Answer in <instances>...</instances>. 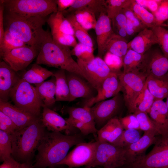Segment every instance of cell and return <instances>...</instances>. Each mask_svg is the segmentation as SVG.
Listing matches in <instances>:
<instances>
[{"label":"cell","instance_id":"10","mask_svg":"<svg viewBox=\"0 0 168 168\" xmlns=\"http://www.w3.org/2000/svg\"><path fill=\"white\" fill-rule=\"evenodd\" d=\"M77 62L86 79L96 91L111 72L103 59L98 56L89 62L77 58Z\"/></svg>","mask_w":168,"mask_h":168},{"label":"cell","instance_id":"31","mask_svg":"<svg viewBox=\"0 0 168 168\" xmlns=\"http://www.w3.org/2000/svg\"><path fill=\"white\" fill-rule=\"evenodd\" d=\"M53 72L56 78V101L69 102L70 93L66 71L63 69H58Z\"/></svg>","mask_w":168,"mask_h":168},{"label":"cell","instance_id":"55","mask_svg":"<svg viewBox=\"0 0 168 168\" xmlns=\"http://www.w3.org/2000/svg\"><path fill=\"white\" fill-rule=\"evenodd\" d=\"M4 7L0 3V43H1L4 34V15L3 12Z\"/></svg>","mask_w":168,"mask_h":168},{"label":"cell","instance_id":"42","mask_svg":"<svg viewBox=\"0 0 168 168\" xmlns=\"http://www.w3.org/2000/svg\"><path fill=\"white\" fill-rule=\"evenodd\" d=\"M134 114L136 116L139 124L140 130L144 132L152 131L161 135L159 128L151 119L148 113L144 112H137Z\"/></svg>","mask_w":168,"mask_h":168},{"label":"cell","instance_id":"25","mask_svg":"<svg viewBox=\"0 0 168 168\" xmlns=\"http://www.w3.org/2000/svg\"><path fill=\"white\" fill-rule=\"evenodd\" d=\"M151 119L160 129L161 136L168 134V110L165 102L155 100L148 112Z\"/></svg>","mask_w":168,"mask_h":168},{"label":"cell","instance_id":"16","mask_svg":"<svg viewBox=\"0 0 168 168\" xmlns=\"http://www.w3.org/2000/svg\"><path fill=\"white\" fill-rule=\"evenodd\" d=\"M119 75L111 72L97 90L96 95L90 99L86 100L83 107L90 108L99 102L113 97L119 94L121 90Z\"/></svg>","mask_w":168,"mask_h":168},{"label":"cell","instance_id":"36","mask_svg":"<svg viewBox=\"0 0 168 168\" xmlns=\"http://www.w3.org/2000/svg\"><path fill=\"white\" fill-rule=\"evenodd\" d=\"M68 14H72L75 20L86 30L95 29L97 20L96 15L92 11L82 9Z\"/></svg>","mask_w":168,"mask_h":168},{"label":"cell","instance_id":"21","mask_svg":"<svg viewBox=\"0 0 168 168\" xmlns=\"http://www.w3.org/2000/svg\"><path fill=\"white\" fill-rule=\"evenodd\" d=\"M95 30L98 46L97 56L103 58L105 53L106 44L112 34L113 29L111 20L106 13L100 14L97 20Z\"/></svg>","mask_w":168,"mask_h":168},{"label":"cell","instance_id":"40","mask_svg":"<svg viewBox=\"0 0 168 168\" xmlns=\"http://www.w3.org/2000/svg\"><path fill=\"white\" fill-rule=\"evenodd\" d=\"M94 49L92 47L80 42L71 50V54L85 62H89L95 58Z\"/></svg>","mask_w":168,"mask_h":168},{"label":"cell","instance_id":"18","mask_svg":"<svg viewBox=\"0 0 168 168\" xmlns=\"http://www.w3.org/2000/svg\"><path fill=\"white\" fill-rule=\"evenodd\" d=\"M160 135L152 131L144 132L143 135L136 142L124 148L126 151L128 165L131 163L144 156L147 149L156 142Z\"/></svg>","mask_w":168,"mask_h":168},{"label":"cell","instance_id":"33","mask_svg":"<svg viewBox=\"0 0 168 168\" xmlns=\"http://www.w3.org/2000/svg\"><path fill=\"white\" fill-rule=\"evenodd\" d=\"M53 76L54 74L53 72L35 63L21 77L30 84H36L40 83L48 77Z\"/></svg>","mask_w":168,"mask_h":168},{"label":"cell","instance_id":"24","mask_svg":"<svg viewBox=\"0 0 168 168\" xmlns=\"http://www.w3.org/2000/svg\"><path fill=\"white\" fill-rule=\"evenodd\" d=\"M158 43L156 36L152 29L146 28L140 31L136 36L128 42V49L144 54L152 45Z\"/></svg>","mask_w":168,"mask_h":168},{"label":"cell","instance_id":"43","mask_svg":"<svg viewBox=\"0 0 168 168\" xmlns=\"http://www.w3.org/2000/svg\"><path fill=\"white\" fill-rule=\"evenodd\" d=\"M12 143L10 135L0 130V161H3L12 156Z\"/></svg>","mask_w":168,"mask_h":168},{"label":"cell","instance_id":"34","mask_svg":"<svg viewBox=\"0 0 168 168\" xmlns=\"http://www.w3.org/2000/svg\"><path fill=\"white\" fill-rule=\"evenodd\" d=\"M127 40L114 33L105 46L106 52H110L123 58L128 50Z\"/></svg>","mask_w":168,"mask_h":168},{"label":"cell","instance_id":"9","mask_svg":"<svg viewBox=\"0 0 168 168\" xmlns=\"http://www.w3.org/2000/svg\"><path fill=\"white\" fill-rule=\"evenodd\" d=\"M98 142L97 140L77 144L56 166L65 165L73 168L89 165L94 158Z\"/></svg>","mask_w":168,"mask_h":168},{"label":"cell","instance_id":"48","mask_svg":"<svg viewBox=\"0 0 168 168\" xmlns=\"http://www.w3.org/2000/svg\"><path fill=\"white\" fill-rule=\"evenodd\" d=\"M17 129L11 119L0 111V130L11 135Z\"/></svg>","mask_w":168,"mask_h":168},{"label":"cell","instance_id":"41","mask_svg":"<svg viewBox=\"0 0 168 168\" xmlns=\"http://www.w3.org/2000/svg\"><path fill=\"white\" fill-rule=\"evenodd\" d=\"M131 0H105V7L107 15L111 19L117 16L123 9L128 6Z\"/></svg>","mask_w":168,"mask_h":168},{"label":"cell","instance_id":"30","mask_svg":"<svg viewBox=\"0 0 168 168\" xmlns=\"http://www.w3.org/2000/svg\"><path fill=\"white\" fill-rule=\"evenodd\" d=\"M154 100V97L148 89L146 81L143 90L128 110V111L133 114L137 112L147 113Z\"/></svg>","mask_w":168,"mask_h":168},{"label":"cell","instance_id":"29","mask_svg":"<svg viewBox=\"0 0 168 168\" xmlns=\"http://www.w3.org/2000/svg\"><path fill=\"white\" fill-rule=\"evenodd\" d=\"M82 9H88L99 16L101 13H106L105 0H75L71 7L62 13H70Z\"/></svg>","mask_w":168,"mask_h":168},{"label":"cell","instance_id":"11","mask_svg":"<svg viewBox=\"0 0 168 168\" xmlns=\"http://www.w3.org/2000/svg\"><path fill=\"white\" fill-rule=\"evenodd\" d=\"M147 77L123 72L119 75L121 91L123 93L124 100L128 110L143 90Z\"/></svg>","mask_w":168,"mask_h":168},{"label":"cell","instance_id":"27","mask_svg":"<svg viewBox=\"0 0 168 168\" xmlns=\"http://www.w3.org/2000/svg\"><path fill=\"white\" fill-rule=\"evenodd\" d=\"M38 94L43 105L48 108L55 103L56 78L54 76L49 80L35 84Z\"/></svg>","mask_w":168,"mask_h":168},{"label":"cell","instance_id":"59","mask_svg":"<svg viewBox=\"0 0 168 168\" xmlns=\"http://www.w3.org/2000/svg\"><path fill=\"white\" fill-rule=\"evenodd\" d=\"M97 168H101V167H97ZM121 168V167H119V168Z\"/></svg>","mask_w":168,"mask_h":168},{"label":"cell","instance_id":"23","mask_svg":"<svg viewBox=\"0 0 168 168\" xmlns=\"http://www.w3.org/2000/svg\"><path fill=\"white\" fill-rule=\"evenodd\" d=\"M123 72L132 73L147 77L146 54L129 49L123 58Z\"/></svg>","mask_w":168,"mask_h":168},{"label":"cell","instance_id":"56","mask_svg":"<svg viewBox=\"0 0 168 168\" xmlns=\"http://www.w3.org/2000/svg\"><path fill=\"white\" fill-rule=\"evenodd\" d=\"M125 30L128 36H132L138 32L132 24L127 19Z\"/></svg>","mask_w":168,"mask_h":168},{"label":"cell","instance_id":"51","mask_svg":"<svg viewBox=\"0 0 168 168\" xmlns=\"http://www.w3.org/2000/svg\"><path fill=\"white\" fill-rule=\"evenodd\" d=\"M112 27L114 33L119 30L125 29L127 23V19L122 10L114 18L111 19Z\"/></svg>","mask_w":168,"mask_h":168},{"label":"cell","instance_id":"1","mask_svg":"<svg viewBox=\"0 0 168 168\" xmlns=\"http://www.w3.org/2000/svg\"><path fill=\"white\" fill-rule=\"evenodd\" d=\"M81 133L64 135L59 132H45L37 150L33 168H46L56 166L67 155L73 146L85 142Z\"/></svg>","mask_w":168,"mask_h":168},{"label":"cell","instance_id":"53","mask_svg":"<svg viewBox=\"0 0 168 168\" xmlns=\"http://www.w3.org/2000/svg\"><path fill=\"white\" fill-rule=\"evenodd\" d=\"M75 0H56L58 11L63 12L73 4Z\"/></svg>","mask_w":168,"mask_h":168},{"label":"cell","instance_id":"28","mask_svg":"<svg viewBox=\"0 0 168 168\" xmlns=\"http://www.w3.org/2000/svg\"><path fill=\"white\" fill-rule=\"evenodd\" d=\"M46 22L51 29V32H59L74 36L71 24L61 12L58 11L51 14L46 19Z\"/></svg>","mask_w":168,"mask_h":168},{"label":"cell","instance_id":"57","mask_svg":"<svg viewBox=\"0 0 168 168\" xmlns=\"http://www.w3.org/2000/svg\"><path fill=\"white\" fill-rule=\"evenodd\" d=\"M32 165L31 163L21 164L19 168H30Z\"/></svg>","mask_w":168,"mask_h":168},{"label":"cell","instance_id":"62","mask_svg":"<svg viewBox=\"0 0 168 168\" xmlns=\"http://www.w3.org/2000/svg\"></svg>","mask_w":168,"mask_h":168},{"label":"cell","instance_id":"52","mask_svg":"<svg viewBox=\"0 0 168 168\" xmlns=\"http://www.w3.org/2000/svg\"><path fill=\"white\" fill-rule=\"evenodd\" d=\"M135 2L144 8L148 9L153 14L157 10L162 0H135Z\"/></svg>","mask_w":168,"mask_h":168},{"label":"cell","instance_id":"2","mask_svg":"<svg viewBox=\"0 0 168 168\" xmlns=\"http://www.w3.org/2000/svg\"><path fill=\"white\" fill-rule=\"evenodd\" d=\"M5 20V30L27 45L35 47L40 50L48 31L43 28L46 22L45 18L27 17L8 12Z\"/></svg>","mask_w":168,"mask_h":168},{"label":"cell","instance_id":"49","mask_svg":"<svg viewBox=\"0 0 168 168\" xmlns=\"http://www.w3.org/2000/svg\"><path fill=\"white\" fill-rule=\"evenodd\" d=\"M130 5L123 9L122 11L127 19L132 24L138 32H140L147 27L137 17L130 8Z\"/></svg>","mask_w":168,"mask_h":168},{"label":"cell","instance_id":"3","mask_svg":"<svg viewBox=\"0 0 168 168\" xmlns=\"http://www.w3.org/2000/svg\"><path fill=\"white\" fill-rule=\"evenodd\" d=\"M69 47L55 43L49 31L41 44L36 63L63 69L76 73L86 79L77 61L73 58Z\"/></svg>","mask_w":168,"mask_h":168},{"label":"cell","instance_id":"45","mask_svg":"<svg viewBox=\"0 0 168 168\" xmlns=\"http://www.w3.org/2000/svg\"><path fill=\"white\" fill-rule=\"evenodd\" d=\"M103 60L111 72L120 74L123 67V58L109 52H106L103 57Z\"/></svg>","mask_w":168,"mask_h":168},{"label":"cell","instance_id":"50","mask_svg":"<svg viewBox=\"0 0 168 168\" xmlns=\"http://www.w3.org/2000/svg\"><path fill=\"white\" fill-rule=\"evenodd\" d=\"M119 119L124 130L133 129L140 130L139 122L134 114L120 118Z\"/></svg>","mask_w":168,"mask_h":168},{"label":"cell","instance_id":"39","mask_svg":"<svg viewBox=\"0 0 168 168\" xmlns=\"http://www.w3.org/2000/svg\"><path fill=\"white\" fill-rule=\"evenodd\" d=\"M139 130L133 129L124 130L119 138L112 144L120 148H125L140 139L141 137Z\"/></svg>","mask_w":168,"mask_h":168},{"label":"cell","instance_id":"8","mask_svg":"<svg viewBox=\"0 0 168 168\" xmlns=\"http://www.w3.org/2000/svg\"><path fill=\"white\" fill-rule=\"evenodd\" d=\"M152 150L127 166L129 168H168V135L158 137Z\"/></svg>","mask_w":168,"mask_h":168},{"label":"cell","instance_id":"6","mask_svg":"<svg viewBox=\"0 0 168 168\" xmlns=\"http://www.w3.org/2000/svg\"><path fill=\"white\" fill-rule=\"evenodd\" d=\"M8 12L27 17L45 18L58 12L56 0H1Z\"/></svg>","mask_w":168,"mask_h":168},{"label":"cell","instance_id":"58","mask_svg":"<svg viewBox=\"0 0 168 168\" xmlns=\"http://www.w3.org/2000/svg\"><path fill=\"white\" fill-rule=\"evenodd\" d=\"M166 98V101L165 102H166V104L168 110V96H167V97Z\"/></svg>","mask_w":168,"mask_h":168},{"label":"cell","instance_id":"37","mask_svg":"<svg viewBox=\"0 0 168 168\" xmlns=\"http://www.w3.org/2000/svg\"><path fill=\"white\" fill-rule=\"evenodd\" d=\"M71 24L74 30V36L79 42L93 47L92 40L87 30L75 20L71 14H63Z\"/></svg>","mask_w":168,"mask_h":168},{"label":"cell","instance_id":"13","mask_svg":"<svg viewBox=\"0 0 168 168\" xmlns=\"http://www.w3.org/2000/svg\"><path fill=\"white\" fill-rule=\"evenodd\" d=\"M67 111L69 117L66 120L79 130L83 135L97 133L98 130L90 108L70 107L68 108Z\"/></svg>","mask_w":168,"mask_h":168},{"label":"cell","instance_id":"7","mask_svg":"<svg viewBox=\"0 0 168 168\" xmlns=\"http://www.w3.org/2000/svg\"><path fill=\"white\" fill-rule=\"evenodd\" d=\"M98 142L93 159L85 168H118L128 164L125 148L110 143Z\"/></svg>","mask_w":168,"mask_h":168},{"label":"cell","instance_id":"26","mask_svg":"<svg viewBox=\"0 0 168 168\" xmlns=\"http://www.w3.org/2000/svg\"><path fill=\"white\" fill-rule=\"evenodd\" d=\"M124 130L119 119L115 117L110 120L98 130L97 141L113 144Z\"/></svg>","mask_w":168,"mask_h":168},{"label":"cell","instance_id":"15","mask_svg":"<svg viewBox=\"0 0 168 168\" xmlns=\"http://www.w3.org/2000/svg\"><path fill=\"white\" fill-rule=\"evenodd\" d=\"M69 86V102L78 98L89 100L95 97L97 91L85 79L73 72L66 71Z\"/></svg>","mask_w":168,"mask_h":168},{"label":"cell","instance_id":"47","mask_svg":"<svg viewBox=\"0 0 168 168\" xmlns=\"http://www.w3.org/2000/svg\"><path fill=\"white\" fill-rule=\"evenodd\" d=\"M153 15L157 26H162L163 23L168 20V0H162Z\"/></svg>","mask_w":168,"mask_h":168},{"label":"cell","instance_id":"32","mask_svg":"<svg viewBox=\"0 0 168 168\" xmlns=\"http://www.w3.org/2000/svg\"><path fill=\"white\" fill-rule=\"evenodd\" d=\"M146 82L148 89L155 100H163L168 96V80L148 76Z\"/></svg>","mask_w":168,"mask_h":168},{"label":"cell","instance_id":"5","mask_svg":"<svg viewBox=\"0 0 168 168\" xmlns=\"http://www.w3.org/2000/svg\"><path fill=\"white\" fill-rule=\"evenodd\" d=\"M9 97L16 107L41 118L43 105L35 87L21 77L11 90Z\"/></svg>","mask_w":168,"mask_h":168},{"label":"cell","instance_id":"17","mask_svg":"<svg viewBox=\"0 0 168 168\" xmlns=\"http://www.w3.org/2000/svg\"><path fill=\"white\" fill-rule=\"evenodd\" d=\"M41 121L43 125L49 131L53 132L64 131L68 135L76 134L77 129L70 124L58 113L49 108H43Z\"/></svg>","mask_w":168,"mask_h":168},{"label":"cell","instance_id":"35","mask_svg":"<svg viewBox=\"0 0 168 168\" xmlns=\"http://www.w3.org/2000/svg\"><path fill=\"white\" fill-rule=\"evenodd\" d=\"M130 7L135 15L147 27L151 28L157 26L154 15L147 9L131 0Z\"/></svg>","mask_w":168,"mask_h":168},{"label":"cell","instance_id":"19","mask_svg":"<svg viewBox=\"0 0 168 168\" xmlns=\"http://www.w3.org/2000/svg\"><path fill=\"white\" fill-rule=\"evenodd\" d=\"M145 54L147 76L168 80V58L158 50Z\"/></svg>","mask_w":168,"mask_h":168},{"label":"cell","instance_id":"44","mask_svg":"<svg viewBox=\"0 0 168 168\" xmlns=\"http://www.w3.org/2000/svg\"><path fill=\"white\" fill-rule=\"evenodd\" d=\"M157 38L164 55L168 58V31L162 26H156L151 28Z\"/></svg>","mask_w":168,"mask_h":168},{"label":"cell","instance_id":"46","mask_svg":"<svg viewBox=\"0 0 168 168\" xmlns=\"http://www.w3.org/2000/svg\"><path fill=\"white\" fill-rule=\"evenodd\" d=\"M53 40L60 45L68 47H74L77 44L75 36L59 32H51Z\"/></svg>","mask_w":168,"mask_h":168},{"label":"cell","instance_id":"12","mask_svg":"<svg viewBox=\"0 0 168 168\" xmlns=\"http://www.w3.org/2000/svg\"><path fill=\"white\" fill-rule=\"evenodd\" d=\"M121 105V98L119 93L111 99L99 102L90 108L98 130L115 117Z\"/></svg>","mask_w":168,"mask_h":168},{"label":"cell","instance_id":"14","mask_svg":"<svg viewBox=\"0 0 168 168\" xmlns=\"http://www.w3.org/2000/svg\"><path fill=\"white\" fill-rule=\"evenodd\" d=\"M40 49L29 45L14 49L2 57L3 61L17 72L26 68L37 57Z\"/></svg>","mask_w":168,"mask_h":168},{"label":"cell","instance_id":"20","mask_svg":"<svg viewBox=\"0 0 168 168\" xmlns=\"http://www.w3.org/2000/svg\"><path fill=\"white\" fill-rule=\"evenodd\" d=\"M0 111L11 119L18 129L26 127L41 118L16 107L8 101L0 100Z\"/></svg>","mask_w":168,"mask_h":168},{"label":"cell","instance_id":"38","mask_svg":"<svg viewBox=\"0 0 168 168\" xmlns=\"http://www.w3.org/2000/svg\"><path fill=\"white\" fill-rule=\"evenodd\" d=\"M26 45L25 43L13 36L8 30H5L3 39L0 43V56L1 57L14 49Z\"/></svg>","mask_w":168,"mask_h":168},{"label":"cell","instance_id":"61","mask_svg":"<svg viewBox=\"0 0 168 168\" xmlns=\"http://www.w3.org/2000/svg\"><path fill=\"white\" fill-rule=\"evenodd\" d=\"M31 168H33V166H32V167H31ZM68 168H69V167H68Z\"/></svg>","mask_w":168,"mask_h":168},{"label":"cell","instance_id":"4","mask_svg":"<svg viewBox=\"0 0 168 168\" xmlns=\"http://www.w3.org/2000/svg\"><path fill=\"white\" fill-rule=\"evenodd\" d=\"M45 128L40 119L10 135L12 157L21 164L32 163L35 152L45 132Z\"/></svg>","mask_w":168,"mask_h":168},{"label":"cell","instance_id":"54","mask_svg":"<svg viewBox=\"0 0 168 168\" xmlns=\"http://www.w3.org/2000/svg\"><path fill=\"white\" fill-rule=\"evenodd\" d=\"M3 162L0 166V168H19L21 164L12 156Z\"/></svg>","mask_w":168,"mask_h":168},{"label":"cell","instance_id":"60","mask_svg":"<svg viewBox=\"0 0 168 168\" xmlns=\"http://www.w3.org/2000/svg\"><path fill=\"white\" fill-rule=\"evenodd\" d=\"M166 26L167 27H168V22L167 23V24L166 25Z\"/></svg>","mask_w":168,"mask_h":168},{"label":"cell","instance_id":"22","mask_svg":"<svg viewBox=\"0 0 168 168\" xmlns=\"http://www.w3.org/2000/svg\"><path fill=\"white\" fill-rule=\"evenodd\" d=\"M21 78L17 72L3 61L0 62V100L8 101L12 88Z\"/></svg>","mask_w":168,"mask_h":168}]
</instances>
